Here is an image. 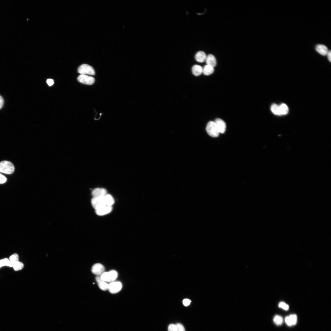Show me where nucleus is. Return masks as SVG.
<instances>
[{"instance_id": "34", "label": "nucleus", "mask_w": 331, "mask_h": 331, "mask_svg": "<svg viewBox=\"0 0 331 331\" xmlns=\"http://www.w3.org/2000/svg\"><path fill=\"white\" fill-rule=\"evenodd\" d=\"M327 57L329 60V62H331V51H329L327 54Z\"/></svg>"}, {"instance_id": "3", "label": "nucleus", "mask_w": 331, "mask_h": 331, "mask_svg": "<svg viewBox=\"0 0 331 331\" xmlns=\"http://www.w3.org/2000/svg\"><path fill=\"white\" fill-rule=\"evenodd\" d=\"M118 273L116 271L112 270L108 272H104L100 276L101 279L105 282H113L117 278Z\"/></svg>"}, {"instance_id": "5", "label": "nucleus", "mask_w": 331, "mask_h": 331, "mask_svg": "<svg viewBox=\"0 0 331 331\" xmlns=\"http://www.w3.org/2000/svg\"><path fill=\"white\" fill-rule=\"evenodd\" d=\"M105 196L98 197H93L92 199L91 204L93 207L95 209L102 206L106 205Z\"/></svg>"}, {"instance_id": "24", "label": "nucleus", "mask_w": 331, "mask_h": 331, "mask_svg": "<svg viewBox=\"0 0 331 331\" xmlns=\"http://www.w3.org/2000/svg\"><path fill=\"white\" fill-rule=\"evenodd\" d=\"M18 258L19 257L18 254L17 253H14L10 257V261L12 265L15 262L18 261Z\"/></svg>"}, {"instance_id": "27", "label": "nucleus", "mask_w": 331, "mask_h": 331, "mask_svg": "<svg viewBox=\"0 0 331 331\" xmlns=\"http://www.w3.org/2000/svg\"><path fill=\"white\" fill-rule=\"evenodd\" d=\"M177 331H185L184 327L181 324L178 323L176 325Z\"/></svg>"}, {"instance_id": "30", "label": "nucleus", "mask_w": 331, "mask_h": 331, "mask_svg": "<svg viewBox=\"0 0 331 331\" xmlns=\"http://www.w3.org/2000/svg\"><path fill=\"white\" fill-rule=\"evenodd\" d=\"M285 322L288 326H291L292 325L291 321L289 316H287L285 319Z\"/></svg>"}, {"instance_id": "6", "label": "nucleus", "mask_w": 331, "mask_h": 331, "mask_svg": "<svg viewBox=\"0 0 331 331\" xmlns=\"http://www.w3.org/2000/svg\"><path fill=\"white\" fill-rule=\"evenodd\" d=\"M77 80L82 83L88 85H92L95 81L94 78L83 74H81L79 75L77 78Z\"/></svg>"}, {"instance_id": "13", "label": "nucleus", "mask_w": 331, "mask_h": 331, "mask_svg": "<svg viewBox=\"0 0 331 331\" xmlns=\"http://www.w3.org/2000/svg\"><path fill=\"white\" fill-rule=\"evenodd\" d=\"M205 62L207 65L215 67L217 64V61L215 57L211 54L207 55Z\"/></svg>"}, {"instance_id": "12", "label": "nucleus", "mask_w": 331, "mask_h": 331, "mask_svg": "<svg viewBox=\"0 0 331 331\" xmlns=\"http://www.w3.org/2000/svg\"><path fill=\"white\" fill-rule=\"evenodd\" d=\"M96 280L101 290L105 291L108 289L109 284L105 281L102 280L101 279L100 276H97L96 277Z\"/></svg>"}, {"instance_id": "4", "label": "nucleus", "mask_w": 331, "mask_h": 331, "mask_svg": "<svg viewBox=\"0 0 331 331\" xmlns=\"http://www.w3.org/2000/svg\"><path fill=\"white\" fill-rule=\"evenodd\" d=\"M78 73L81 74H87L94 75L95 73L93 68L90 66L86 64H82L78 68Z\"/></svg>"}, {"instance_id": "11", "label": "nucleus", "mask_w": 331, "mask_h": 331, "mask_svg": "<svg viewBox=\"0 0 331 331\" xmlns=\"http://www.w3.org/2000/svg\"><path fill=\"white\" fill-rule=\"evenodd\" d=\"M107 194L106 190L103 188H97L94 189L92 192L93 197H98L104 196Z\"/></svg>"}, {"instance_id": "9", "label": "nucleus", "mask_w": 331, "mask_h": 331, "mask_svg": "<svg viewBox=\"0 0 331 331\" xmlns=\"http://www.w3.org/2000/svg\"><path fill=\"white\" fill-rule=\"evenodd\" d=\"M112 209V206H104L95 209V212L99 215H103L110 213Z\"/></svg>"}, {"instance_id": "32", "label": "nucleus", "mask_w": 331, "mask_h": 331, "mask_svg": "<svg viewBox=\"0 0 331 331\" xmlns=\"http://www.w3.org/2000/svg\"><path fill=\"white\" fill-rule=\"evenodd\" d=\"M47 82L49 86H51L54 84V80L51 79H48L47 80Z\"/></svg>"}, {"instance_id": "33", "label": "nucleus", "mask_w": 331, "mask_h": 331, "mask_svg": "<svg viewBox=\"0 0 331 331\" xmlns=\"http://www.w3.org/2000/svg\"><path fill=\"white\" fill-rule=\"evenodd\" d=\"M4 100L2 97L0 95V109H1L3 105Z\"/></svg>"}, {"instance_id": "7", "label": "nucleus", "mask_w": 331, "mask_h": 331, "mask_svg": "<svg viewBox=\"0 0 331 331\" xmlns=\"http://www.w3.org/2000/svg\"><path fill=\"white\" fill-rule=\"evenodd\" d=\"M122 287V285L120 282H112L109 284L108 290L111 293L115 294L120 291Z\"/></svg>"}, {"instance_id": "21", "label": "nucleus", "mask_w": 331, "mask_h": 331, "mask_svg": "<svg viewBox=\"0 0 331 331\" xmlns=\"http://www.w3.org/2000/svg\"><path fill=\"white\" fill-rule=\"evenodd\" d=\"M14 270L17 271L22 269L24 267V264L21 262L18 261L15 262L12 265Z\"/></svg>"}, {"instance_id": "18", "label": "nucleus", "mask_w": 331, "mask_h": 331, "mask_svg": "<svg viewBox=\"0 0 331 331\" xmlns=\"http://www.w3.org/2000/svg\"><path fill=\"white\" fill-rule=\"evenodd\" d=\"M106 205L112 206L115 202L113 197L110 195L107 194L105 196Z\"/></svg>"}, {"instance_id": "25", "label": "nucleus", "mask_w": 331, "mask_h": 331, "mask_svg": "<svg viewBox=\"0 0 331 331\" xmlns=\"http://www.w3.org/2000/svg\"><path fill=\"white\" fill-rule=\"evenodd\" d=\"M279 306L286 310H287L289 307L288 305L283 302H280L279 304Z\"/></svg>"}, {"instance_id": "10", "label": "nucleus", "mask_w": 331, "mask_h": 331, "mask_svg": "<svg viewBox=\"0 0 331 331\" xmlns=\"http://www.w3.org/2000/svg\"><path fill=\"white\" fill-rule=\"evenodd\" d=\"M215 122L216 124L218 130L220 133H224L226 129V125L225 122L220 118L216 119Z\"/></svg>"}, {"instance_id": "8", "label": "nucleus", "mask_w": 331, "mask_h": 331, "mask_svg": "<svg viewBox=\"0 0 331 331\" xmlns=\"http://www.w3.org/2000/svg\"><path fill=\"white\" fill-rule=\"evenodd\" d=\"M105 268L104 266L100 263H96L91 268L92 272L98 276L101 275L105 272Z\"/></svg>"}, {"instance_id": "14", "label": "nucleus", "mask_w": 331, "mask_h": 331, "mask_svg": "<svg viewBox=\"0 0 331 331\" xmlns=\"http://www.w3.org/2000/svg\"><path fill=\"white\" fill-rule=\"evenodd\" d=\"M315 50L318 52L323 56L326 55L329 51L327 47L321 44L317 45L316 47Z\"/></svg>"}, {"instance_id": "23", "label": "nucleus", "mask_w": 331, "mask_h": 331, "mask_svg": "<svg viewBox=\"0 0 331 331\" xmlns=\"http://www.w3.org/2000/svg\"><path fill=\"white\" fill-rule=\"evenodd\" d=\"M273 321L277 325H280L283 323V319L281 316L278 315H276L273 318Z\"/></svg>"}, {"instance_id": "17", "label": "nucleus", "mask_w": 331, "mask_h": 331, "mask_svg": "<svg viewBox=\"0 0 331 331\" xmlns=\"http://www.w3.org/2000/svg\"><path fill=\"white\" fill-rule=\"evenodd\" d=\"M214 70V67L206 64L203 68V73L205 75H209L212 74Z\"/></svg>"}, {"instance_id": "31", "label": "nucleus", "mask_w": 331, "mask_h": 331, "mask_svg": "<svg viewBox=\"0 0 331 331\" xmlns=\"http://www.w3.org/2000/svg\"><path fill=\"white\" fill-rule=\"evenodd\" d=\"M191 302V300L188 299H184L183 301V304L185 306H188L190 304Z\"/></svg>"}, {"instance_id": "22", "label": "nucleus", "mask_w": 331, "mask_h": 331, "mask_svg": "<svg viewBox=\"0 0 331 331\" xmlns=\"http://www.w3.org/2000/svg\"><path fill=\"white\" fill-rule=\"evenodd\" d=\"M4 266L12 267L11 262L7 258L0 260V268Z\"/></svg>"}, {"instance_id": "15", "label": "nucleus", "mask_w": 331, "mask_h": 331, "mask_svg": "<svg viewBox=\"0 0 331 331\" xmlns=\"http://www.w3.org/2000/svg\"><path fill=\"white\" fill-rule=\"evenodd\" d=\"M207 55L203 51H198L195 55V59L198 62L203 63L205 61Z\"/></svg>"}, {"instance_id": "20", "label": "nucleus", "mask_w": 331, "mask_h": 331, "mask_svg": "<svg viewBox=\"0 0 331 331\" xmlns=\"http://www.w3.org/2000/svg\"><path fill=\"white\" fill-rule=\"evenodd\" d=\"M271 110L274 114L276 115H281L280 112L279 105L276 104H273L271 107Z\"/></svg>"}, {"instance_id": "29", "label": "nucleus", "mask_w": 331, "mask_h": 331, "mask_svg": "<svg viewBox=\"0 0 331 331\" xmlns=\"http://www.w3.org/2000/svg\"><path fill=\"white\" fill-rule=\"evenodd\" d=\"M6 181V178L4 176L0 173V184L5 183Z\"/></svg>"}, {"instance_id": "19", "label": "nucleus", "mask_w": 331, "mask_h": 331, "mask_svg": "<svg viewBox=\"0 0 331 331\" xmlns=\"http://www.w3.org/2000/svg\"><path fill=\"white\" fill-rule=\"evenodd\" d=\"M281 115L287 114L289 111L288 108L285 104L283 103L279 105Z\"/></svg>"}, {"instance_id": "28", "label": "nucleus", "mask_w": 331, "mask_h": 331, "mask_svg": "<svg viewBox=\"0 0 331 331\" xmlns=\"http://www.w3.org/2000/svg\"><path fill=\"white\" fill-rule=\"evenodd\" d=\"M168 331H177V329L175 325L170 324L168 327Z\"/></svg>"}, {"instance_id": "2", "label": "nucleus", "mask_w": 331, "mask_h": 331, "mask_svg": "<svg viewBox=\"0 0 331 331\" xmlns=\"http://www.w3.org/2000/svg\"><path fill=\"white\" fill-rule=\"evenodd\" d=\"M206 130L208 134L212 137H217L219 134L215 121H211L208 123Z\"/></svg>"}, {"instance_id": "1", "label": "nucleus", "mask_w": 331, "mask_h": 331, "mask_svg": "<svg viewBox=\"0 0 331 331\" xmlns=\"http://www.w3.org/2000/svg\"><path fill=\"white\" fill-rule=\"evenodd\" d=\"M14 167L10 162L3 161L0 162V172L6 174H11L14 171Z\"/></svg>"}, {"instance_id": "26", "label": "nucleus", "mask_w": 331, "mask_h": 331, "mask_svg": "<svg viewBox=\"0 0 331 331\" xmlns=\"http://www.w3.org/2000/svg\"><path fill=\"white\" fill-rule=\"evenodd\" d=\"M289 317L291 321L292 325H295L297 322V316L296 315H291Z\"/></svg>"}, {"instance_id": "16", "label": "nucleus", "mask_w": 331, "mask_h": 331, "mask_svg": "<svg viewBox=\"0 0 331 331\" xmlns=\"http://www.w3.org/2000/svg\"><path fill=\"white\" fill-rule=\"evenodd\" d=\"M203 68L201 66L195 65L192 67V72L195 76H199L203 73Z\"/></svg>"}]
</instances>
